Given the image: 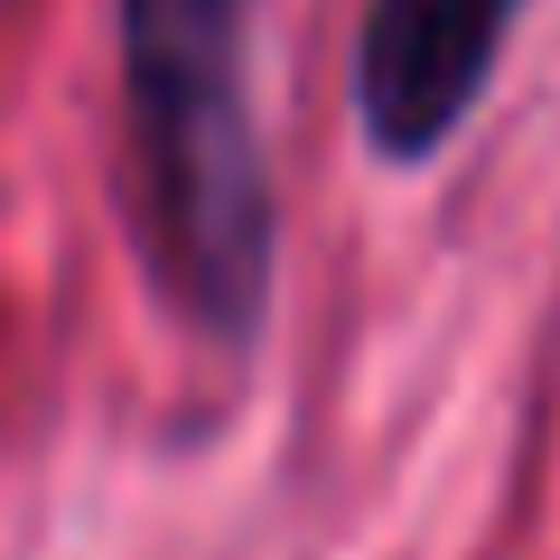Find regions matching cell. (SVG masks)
Returning <instances> with one entry per match:
<instances>
[{
	"instance_id": "cell-1",
	"label": "cell",
	"mask_w": 560,
	"mask_h": 560,
	"mask_svg": "<svg viewBox=\"0 0 560 560\" xmlns=\"http://www.w3.org/2000/svg\"><path fill=\"white\" fill-rule=\"evenodd\" d=\"M271 0H113L121 131L150 290L187 337L243 355L280 290V178L261 140Z\"/></svg>"
},
{
	"instance_id": "cell-2",
	"label": "cell",
	"mask_w": 560,
	"mask_h": 560,
	"mask_svg": "<svg viewBox=\"0 0 560 560\" xmlns=\"http://www.w3.org/2000/svg\"><path fill=\"white\" fill-rule=\"evenodd\" d=\"M533 0H364L355 20V140L374 168H430L477 121Z\"/></svg>"
}]
</instances>
